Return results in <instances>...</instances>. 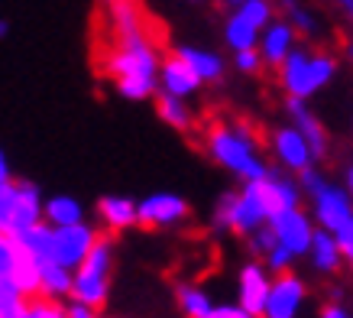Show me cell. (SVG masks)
Returning a JSON list of instances; mask_svg holds the SVG:
<instances>
[{
    "label": "cell",
    "instance_id": "cell-1",
    "mask_svg": "<svg viewBox=\"0 0 353 318\" xmlns=\"http://www.w3.org/2000/svg\"><path fill=\"white\" fill-rule=\"evenodd\" d=\"M110 49L104 55V75L123 101H146L159 91V46L146 30L137 0L108 3Z\"/></svg>",
    "mask_w": 353,
    "mask_h": 318
},
{
    "label": "cell",
    "instance_id": "cell-2",
    "mask_svg": "<svg viewBox=\"0 0 353 318\" xmlns=\"http://www.w3.org/2000/svg\"><path fill=\"white\" fill-rule=\"evenodd\" d=\"M208 156L214 159L224 172H230L234 179L250 182L266 176V159L259 156V143L253 137V130L246 124H211L208 137H204Z\"/></svg>",
    "mask_w": 353,
    "mask_h": 318
},
{
    "label": "cell",
    "instance_id": "cell-3",
    "mask_svg": "<svg viewBox=\"0 0 353 318\" xmlns=\"http://www.w3.org/2000/svg\"><path fill=\"white\" fill-rule=\"evenodd\" d=\"M110 273H114V244H110V237H101V234H97V241L91 244V250H88V254L81 256V263L72 270V292H68V299H78V302L91 306L94 312L108 308Z\"/></svg>",
    "mask_w": 353,
    "mask_h": 318
},
{
    "label": "cell",
    "instance_id": "cell-4",
    "mask_svg": "<svg viewBox=\"0 0 353 318\" xmlns=\"http://www.w3.org/2000/svg\"><path fill=\"white\" fill-rule=\"evenodd\" d=\"M279 78H282V88L285 95L292 97H314L321 95L324 88L334 82L337 75V59L331 53H308V49H299L292 46V53L282 59V65L276 68Z\"/></svg>",
    "mask_w": 353,
    "mask_h": 318
},
{
    "label": "cell",
    "instance_id": "cell-5",
    "mask_svg": "<svg viewBox=\"0 0 353 318\" xmlns=\"http://www.w3.org/2000/svg\"><path fill=\"white\" fill-rule=\"evenodd\" d=\"M43 221V191L36 182H0V234L17 237L20 231Z\"/></svg>",
    "mask_w": 353,
    "mask_h": 318
},
{
    "label": "cell",
    "instance_id": "cell-6",
    "mask_svg": "<svg viewBox=\"0 0 353 318\" xmlns=\"http://www.w3.org/2000/svg\"><path fill=\"white\" fill-rule=\"evenodd\" d=\"M308 198H311V221H314V227L337 234L353 218V198L343 185L321 179L308 191Z\"/></svg>",
    "mask_w": 353,
    "mask_h": 318
},
{
    "label": "cell",
    "instance_id": "cell-7",
    "mask_svg": "<svg viewBox=\"0 0 353 318\" xmlns=\"http://www.w3.org/2000/svg\"><path fill=\"white\" fill-rule=\"evenodd\" d=\"M97 227L88 221L78 224H62L52 227V250H49V263H62L68 270H75L81 263V256L91 250V244L97 241Z\"/></svg>",
    "mask_w": 353,
    "mask_h": 318
},
{
    "label": "cell",
    "instance_id": "cell-8",
    "mask_svg": "<svg viewBox=\"0 0 353 318\" xmlns=\"http://www.w3.org/2000/svg\"><path fill=\"white\" fill-rule=\"evenodd\" d=\"M188 218V202L175 191H152L143 202H137V227L159 231V227H175Z\"/></svg>",
    "mask_w": 353,
    "mask_h": 318
},
{
    "label": "cell",
    "instance_id": "cell-9",
    "mask_svg": "<svg viewBox=\"0 0 353 318\" xmlns=\"http://www.w3.org/2000/svg\"><path fill=\"white\" fill-rule=\"evenodd\" d=\"M308 299V286L305 279L295 276L292 270L285 273H276L269 279V292H266V306H263V315L266 318H295Z\"/></svg>",
    "mask_w": 353,
    "mask_h": 318
},
{
    "label": "cell",
    "instance_id": "cell-10",
    "mask_svg": "<svg viewBox=\"0 0 353 318\" xmlns=\"http://www.w3.org/2000/svg\"><path fill=\"white\" fill-rule=\"evenodd\" d=\"M266 224L272 227V234H276V244L285 247L295 260L305 256V250H308V244H311V234H314V221H311V214L301 212V205L299 208H285V212L269 214Z\"/></svg>",
    "mask_w": 353,
    "mask_h": 318
},
{
    "label": "cell",
    "instance_id": "cell-11",
    "mask_svg": "<svg viewBox=\"0 0 353 318\" xmlns=\"http://www.w3.org/2000/svg\"><path fill=\"white\" fill-rule=\"evenodd\" d=\"M269 279H272V273L259 260H250V263L240 266V273H236V306L246 312V318L263 315Z\"/></svg>",
    "mask_w": 353,
    "mask_h": 318
},
{
    "label": "cell",
    "instance_id": "cell-12",
    "mask_svg": "<svg viewBox=\"0 0 353 318\" xmlns=\"http://www.w3.org/2000/svg\"><path fill=\"white\" fill-rule=\"evenodd\" d=\"M285 114H289V124H295V127L301 130V137L308 140L314 162L331 153V133H327V127L321 124V117L308 107L305 97H292L289 95V101H285Z\"/></svg>",
    "mask_w": 353,
    "mask_h": 318
},
{
    "label": "cell",
    "instance_id": "cell-13",
    "mask_svg": "<svg viewBox=\"0 0 353 318\" xmlns=\"http://www.w3.org/2000/svg\"><path fill=\"white\" fill-rule=\"evenodd\" d=\"M272 153H276V162L285 172H301L305 166L314 162L308 140L301 137V130L295 124H282V127L272 130Z\"/></svg>",
    "mask_w": 353,
    "mask_h": 318
},
{
    "label": "cell",
    "instance_id": "cell-14",
    "mask_svg": "<svg viewBox=\"0 0 353 318\" xmlns=\"http://www.w3.org/2000/svg\"><path fill=\"white\" fill-rule=\"evenodd\" d=\"M256 182V191L263 205H266V214H276V212H285V208H299L301 205V189H299V179H289L285 172L279 169H266V176H259Z\"/></svg>",
    "mask_w": 353,
    "mask_h": 318
},
{
    "label": "cell",
    "instance_id": "cell-15",
    "mask_svg": "<svg viewBox=\"0 0 353 318\" xmlns=\"http://www.w3.org/2000/svg\"><path fill=\"white\" fill-rule=\"evenodd\" d=\"M295 46V30H292L289 20H272L259 30V39H256V49L263 55V68H279L282 59L292 53Z\"/></svg>",
    "mask_w": 353,
    "mask_h": 318
},
{
    "label": "cell",
    "instance_id": "cell-16",
    "mask_svg": "<svg viewBox=\"0 0 353 318\" xmlns=\"http://www.w3.org/2000/svg\"><path fill=\"white\" fill-rule=\"evenodd\" d=\"M266 221H269V214H266V205H263V198H259V191H256V182L253 179L243 182V189L236 191L234 218H230V227H227V231L246 237L250 231H256L259 224H266Z\"/></svg>",
    "mask_w": 353,
    "mask_h": 318
},
{
    "label": "cell",
    "instance_id": "cell-17",
    "mask_svg": "<svg viewBox=\"0 0 353 318\" xmlns=\"http://www.w3.org/2000/svg\"><path fill=\"white\" fill-rule=\"evenodd\" d=\"M159 88L175 97H194L201 91V78L188 68L185 59L172 53L169 59H159Z\"/></svg>",
    "mask_w": 353,
    "mask_h": 318
},
{
    "label": "cell",
    "instance_id": "cell-18",
    "mask_svg": "<svg viewBox=\"0 0 353 318\" xmlns=\"http://www.w3.org/2000/svg\"><path fill=\"white\" fill-rule=\"evenodd\" d=\"M305 256L311 260V270H314V273H321V276H331V273H337V270L343 266L341 244H337V237H334L331 231H324V227H314Z\"/></svg>",
    "mask_w": 353,
    "mask_h": 318
},
{
    "label": "cell",
    "instance_id": "cell-19",
    "mask_svg": "<svg viewBox=\"0 0 353 318\" xmlns=\"http://www.w3.org/2000/svg\"><path fill=\"white\" fill-rule=\"evenodd\" d=\"M172 53L188 62V68H192V72L201 78V85H214V82H221V78H224V72H227L224 55H217L214 49H198V46H175Z\"/></svg>",
    "mask_w": 353,
    "mask_h": 318
},
{
    "label": "cell",
    "instance_id": "cell-20",
    "mask_svg": "<svg viewBox=\"0 0 353 318\" xmlns=\"http://www.w3.org/2000/svg\"><path fill=\"white\" fill-rule=\"evenodd\" d=\"M97 221L114 234L130 231V227H137V202L127 195H104L97 202Z\"/></svg>",
    "mask_w": 353,
    "mask_h": 318
},
{
    "label": "cell",
    "instance_id": "cell-21",
    "mask_svg": "<svg viewBox=\"0 0 353 318\" xmlns=\"http://www.w3.org/2000/svg\"><path fill=\"white\" fill-rule=\"evenodd\" d=\"M43 221L52 224V227L78 224V221H85V205L78 202L75 195H52V198H43Z\"/></svg>",
    "mask_w": 353,
    "mask_h": 318
},
{
    "label": "cell",
    "instance_id": "cell-22",
    "mask_svg": "<svg viewBox=\"0 0 353 318\" xmlns=\"http://www.w3.org/2000/svg\"><path fill=\"white\" fill-rule=\"evenodd\" d=\"M72 292V270L62 263H39V292L36 296H49L65 302Z\"/></svg>",
    "mask_w": 353,
    "mask_h": 318
},
{
    "label": "cell",
    "instance_id": "cell-23",
    "mask_svg": "<svg viewBox=\"0 0 353 318\" xmlns=\"http://www.w3.org/2000/svg\"><path fill=\"white\" fill-rule=\"evenodd\" d=\"M156 114L165 127L172 130H188L192 127V107H188V97H175V95H165L162 91L159 101H156Z\"/></svg>",
    "mask_w": 353,
    "mask_h": 318
},
{
    "label": "cell",
    "instance_id": "cell-24",
    "mask_svg": "<svg viewBox=\"0 0 353 318\" xmlns=\"http://www.w3.org/2000/svg\"><path fill=\"white\" fill-rule=\"evenodd\" d=\"M259 39V30L256 26H250V23L240 17V13H230L224 23V43L227 49H234V53H240V49H253Z\"/></svg>",
    "mask_w": 353,
    "mask_h": 318
},
{
    "label": "cell",
    "instance_id": "cell-25",
    "mask_svg": "<svg viewBox=\"0 0 353 318\" xmlns=\"http://www.w3.org/2000/svg\"><path fill=\"white\" fill-rule=\"evenodd\" d=\"M175 299H179V308H182L185 315H192V318H211L214 299L208 296V289H201V286H179Z\"/></svg>",
    "mask_w": 353,
    "mask_h": 318
},
{
    "label": "cell",
    "instance_id": "cell-26",
    "mask_svg": "<svg viewBox=\"0 0 353 318\" xmlns=\"http://www.w3.org/2000/svg\"><path fill=\"white\" fill-rule=\"evenodd\" d=\"M10 279L17 283V289H20L26 299L36 296V292H39V263L30 260V256L20 250V254H17V263H13Z\"/></svg>",
    "mask_w": 353,
    "mask_h": 318
},
{
    "label": "cell",
    "instance_id": "cell-27",
    "mask_svg": "<svg viewBox=\"0 0 353 318\" xmlns=\"http://www.w3.org/2000/svg\"><path fill=\"white\" fill-rule=\"evenodd\" d=\"M0 318H26V296L10 276L0 279Z\"/></svg>",
    "mask_w": 353,
    "mask_h": 318
},
{
    "label": "cell",
    "instance_id": "cell-28",
    "mask_svg": "<svg viewBox=\"0 0 353 318\" xmlns=\"http://www.w3.org/2000/svg\"><path fill=\"white\" fill-rule=\"evenodd\" d=\"M285 7V20L292 23V30L301 32V36H314L318 32V17L311 7L299 3V0H289V3H282Z\"/></svg>",
    "mask_w": 353,
    "mask_h": 318
},
{
    "label": "cell",
    "instance_id": "cell-29",
    "mask_svg": "<svg viewBox=\"0 0 353 318\" xmlns=\"http://www.w3.org/2000/svg\"><path fill=\"white\" fill-rule=\"evenodd\" d=\"M26 318H65V306L49 296H30L26 299Z\"/></svg>",
    "mask_w": 353,
    "mask_h": 318
},
{
    "label": "cell",
    "instance_id": "cell-30",
    "mask_svg": "<svg viewBox=\"0 0 353 318\" xmlns=\"http://www.w3.org/2000/svg\"><path fill=\"white\" fill-rule=\"evenodd\" d=\"M234 205H236V191H224L214 205V214H211V224L214 231H227L230 227V218H234Z\"/></svg>",
    "mask_w": 353,
    "mask_h": 318
},
{
    "label": "cell",
    "instance_id": "cell-31",
    "mask_svg": "<svg viewBox=\"0 0 353 318\" xmlns=\"http://www.w3.org/2000/svg\"><path fill=\"white\" fill-rule=\"evenodd\" d=\"M292 263H295V256H292L282 244H272V247L266 250V256H263V266H266L272 276H276V273H285V270H292Z\"/></svg>",
    "mask_w": 353,
    "mask_h": 318
},
{
    "label": "cell",
    "instance_id": "cell-32",
    "mask_svg": "<svg viewBox=\"0 0 353 318\" xmlns=\"http://www.w3.org/2000/svg\"><path fill=\"white\" fill-rule=\"evenodd\" d=\"M276 244V234H272V227L269 224H259L256 231L246 234V247H250V254L253 256H266V250Z\"/></svg>",
    "mask_w": 353,
    "mask_h": 318
},
{
    "label": "cell",
    "instance_id": "cell-33",
    "mask_svg": "<svg viewBox=\"0 0 353 318\" xmlns=\"http://www.w3.org/2000/svg\"><path fill=\"white\" fill-rule=\"evenodd\" d=\"M234 68L240 75H259L263 72V55H259L256 46H253V49H240V53H234Z\"/></svg>",
    "mask_w": 353,
    "mask_h": 318
},
{
    "label": "cell",
    "instance_id": "cell-34",
    "mask_svg": "<svg viewBox=\"0 0 353 318\" xmlns=\"http://www.w3.org/2000/svg\"><path fill=\"white\" fill-rule=\"evenodd\" d=\"M17 254H20V247H17V241H13L10 234H0V279H7V276L13 273Z\"/></svg>",
    "mask_w": 353,
    "mask_h": 318
},
{
    "label": "cell",
    "instance_id": "cell-35",
    "mask_svg": "<svg viewBox=\"0 0 353 318\" xmlns=\"http://www.w3.org/2000/svg\"><path fill=\"white\" fill-rule=\"evenodd\" d=\"M337 237V244H341V256H343V263L350 266V273H353V218L347 224H343L341 231L334 234Z\"/></svg>",
    "mask_w": 353,
    "mask_h": 318
},
{
    "label": "cell",
    "instance_id": "cell-36",
    "mask_svg": "<svg viewBox=\"0 0 353 318\" xmlns=\"http://www.w3.org/2000/svg\"><path fill=\"white\" fill-rule=\"evenodd\" d=\"M65 318H94L97 312L91 306H85V302H78V299H65Z\"/></svg>",
    "mask_w": 353,
    "mask_h": 318
},
{
    "label": "cell",
    "instance_id": "cell-37",
    "mask_svg": "<svg viewBox=\"0 0 353 318\" xmlns=\"http://www.w3.org/2000/svg\"><path fill=\"white\" fill-rule=\"evenodd\" d=\"M211 318H246V312L236 302H224V306L211 308Z\"/></svg>",
    "mask_w": 353,
    "mask_h": 318
},
{
    "label": "cell",
    "instance_id": "cell-38",
    "mask_svg": "<svg viewBox=\"0 0 353 318\" xmlns=\"http://www.w3.org/2000/svg\"><path fill=\"white\" fill-rule=\"evenodd\" d=\"M321 315H324V318H347L350 312H347V308L341 306V299H337V302H327V306L321 308Z\"/></svg>",
    "mask_w": 353,
    "mask_h": 318
},
{
    "label": "cell",
    "instance_id": "cell-39",
    "mask_svg": "<svg viewBox=\"0 0 353 318\" xmlns=\"http://www.w3.org/2000/svg\"><path fill=\"white\" fill-rule=\"evenodd\" d=\"M10 179H13L10 159H7V153H3V147H0V182H10Z\"/></svg>",
    "mask_w": 353,
    "mask_h": 318
},
{
    "label": "cell",
    "instance_id": "cell-40",
    "mask_svg": "<svg viewBox=\"0 0 353 318\" xmlns=\"http://www.w3.org/2000/svg\"><path fill=\"white\" fill-rule=\"evenodd\" d=\"M343 179H347V182H343V189L350 191V198H353V162L347 166V176H343Z\"/></svg>",
    "mask_w": 353,
    "mask_h": 318
},
{
    "label": "cell",
    "instance_id": "cell-41",
    "mask_svg": "<svg viewBox=\"0 0 353 318\" xmlns=\"http://www.w3.org/2000/svg\"><path fill=\"white\" fill-rule=\"evenodd\" d=\"M337 7H341V10L347 13V20L353 23V0H341V3H337Z\"/></svg>",
    "mask_w": 353,
    "mask_h": 318
},
{
    "label": "cell",
    "instance_id": "cell-42",
    "mask_svg": "<svg viewBox=\"0 0 353 318\" xmlns=\"http://www.w3.org/2000/svg\"><path fill=\"white\" fill-rule=\"evenodd\" d=\"M7 36H10V23L0 20V39H7Z\"/></svg>",
    "mask_w": 353,
    "mask_h": 318
},
{
    "label": "cell",
    "instance_id": "cell-43",
    "mask_svg": "<svg viewBox=\"0 0 353 318\" xmlns=\"http://www.w3.org/2000/svg\"><path fill=\"white\" fill-rule=\"evenodd\" d=\"M347 59L353 62V43H347Z\"/></svg>",
    "mask_w": 353,
    "mask_h": 318
},
{
    "label": "cell",
    "instance_id": "cell-44",
    "mask_svg": "<svg viewBox=\"0 0 353 318\" xmlns=\"http://www.w3.org/2000/svg\"><path fill=\"white\" fill-rule=\"evenodd\" d=\"M224 3H230V7H234V3H240V0H224Z\"/></svg>",
    "mask_w": 353,
    "mask_h": 318
},
{
    "label": "cell",
    "instance_id": "cell-45",
    "mask_svg": "<svg viewBox=\"0 0 353 318\" xmlns=\"http://www.w3.org/2000/svg\"><path fill=\"white\" fill-rule=\"evenodd\" d=\"M272 3H289V0H272Z\"/></svg>",
    "mask_w": 353,
    "mask_h": 318
},
{
    "label": "cell",
    "instance_id": "cell-46",
    "mask_svg": "<svg viewBox=\"0 0 353 318\" xmlns=\"http://www.w3.org/2000/svg\"><path fill=\"white\" fill-rule=\"evenodd\" d=\"M101 3H104V7H108V3H114V0H101Z\"/></svg>",
    "mask_w": 353,
    "mask_h": 318
},
{
    "label": "cell",
    "instance_id": "cell-47",
    "mask_svg": "<svg viewBox=\"0 0 353 318\" xmlns=\"http://www.w3.org/2000/svg\"><path fill=\"white\" fill-rule=\"evenodd\" d=\"M192 3H204V0H192Z\"/></svg>",
    "mask_w": 353,
    "mask_h": 318
}]
</instances>
